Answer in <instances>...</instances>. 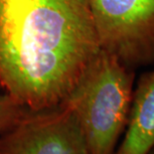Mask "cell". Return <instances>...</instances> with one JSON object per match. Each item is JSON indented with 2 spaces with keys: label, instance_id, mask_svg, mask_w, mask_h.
Returning <instances> with one entry per match:
<instances>
[{
  "label": "cell",
  "instance_id": "6da1fadb",
  "mask_svg": "<svg viewBox=\"0 0 154 154\" xmlns=\"http://www.w3.org/2000/svg\"><path fill=\"white\" fill-rule=\"evenodd\" d=\"M100 50L90 0H0V87L26 109L59 106Z\"/></svg>",
  "mask_w": 154,
  "mask_h": 154
},
{
  "label": "cell",
  "instance_id": "7a4b0ae2",
  "mask_svg": "<svg viewBox=\"0 0 154 154\" xmlns=\"http://www.w3.org/2000/svg\"><path fill=\"white\" fill-rule=\"evenodd\" d=\"M135 71L100 50L61 103L75 113L90 154H114L125 131Z\"/></svg>",
  "mask_w": 154,
  "mask_h": 154
},
{
  "label": "cell",
  "instance_id": "3957f363",
  "mask_svg": "<svg viewBox=\"0 0 154 154\" xmlns=\"http://www.w3.org/2000/svg\"><path fill=\"white\" fill-rule=\"evenodd\" d=\"M100 48L132 71L154 64V0H90Z\"/></svg>",
  "mask_w": 154,
  "mask_h": 154
},
{
  "label": "cell",
  "instance_id": "277c9868",
  "mask_svg": "<svg viewBox=\"0 0 154 154\" xmlns=\"http://www.w3.org/2000/svg\"><path fill=\"white\" fill-rule=\"evenodd\" d=\"M0 154H90L77 117L60 103L27 109L18 123L0 135Z\"/></svg>",
  "mask_w": 154,
  "mask_h": 154
},
{
  "label": "cell",
  "instance_id": "5b68a950",
  "mask_svg": "<svg viewBox=\"0 0 154 154\" xmlns=\"http://www.w3.org/2000/svg\"><path fill=\"white\" fill-rule=\"evenodd\" d=\"M154 149V71L142 74L133 90L123 140L114 154H149Z\"/></svg>",
  "mask_w": 154,
  "mask_h": 154
},
{
  "label": "cell",
  "instance_id": "8992f818",
  "mask_svg": "<svg viewBox=\"0 0 154 154\" xmlns=\"http://www.w3.org/2000/svg\"><path fill=\"white\" fill-rule=\"evenodd\" d=\"M27 109L16 103L0 87V135L16 125Z\"/></svg>",
  "mask_w": 154,
  "mask_h": 154
},
{
  "label": "cell",
  "instance_id": "52a82bcc",
  "mask_svg": "<svg viewBox=\"0 0 154 154\" xmlns=\"http://www.w3.org/2000/svg\"><path fill=\"white\" fill-rule=\"evenodd\" d=\"M149 154H154V149H153V150H152V151H151V152H150Z\"/></svg>",
  "mask_w": 154,
  "mask_h": 154
}]
</instances>
